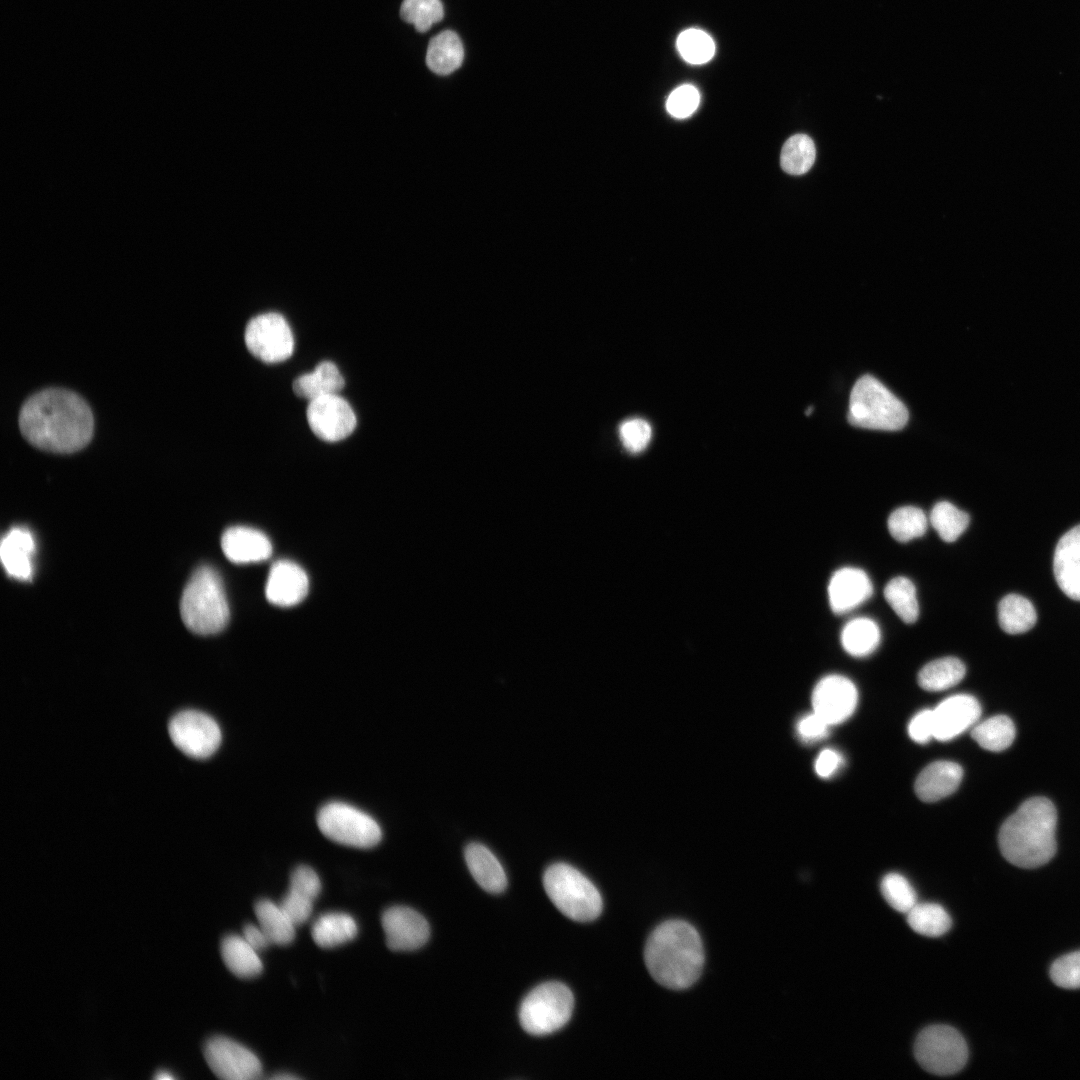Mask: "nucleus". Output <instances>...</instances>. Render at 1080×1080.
<instances>
[{"mask_svg": "<svg viewBox=\"0 0 1080 1080\" xmlns=\"http://www.w3.org/2000/svg\"><path fill=\"white\" fill-rule=\"evenodd\" d=\"M906 916L910 928L927 937H940L947 933L952 925L951 916L938 903L917 902Z\"/></svg>", "mask_w": 1080, "mask_h": 1080, "instance_id": "nucleus-32", "label": "nucleus"}, {"mask_svg": "<svg viewBox=\"0 0 1080 1080\" xmlns=\"http://www.w3.org/2000/svg\"><path fill=\"white\" fill-rule=\"evenodd\" d=\"M872 594V583L861 569L844 567L837 570L828 585L830 607L836 614L853 610Z\"/></svg>", "mask_w": 1080, "mask_h": 1080, "instance_id": "nucleus-18", "label": "nucleus"}, {"mask_svg": "<svg viewBox=\"0 0 1080 1080\" xmlns=\"http://www.w3.org/2000/svg\"><path fill=\"white\" fill-rule=\"evenodd\" d=\"M308 588L309 581L305 571L292 561L280 560L270 568L265 594L271 604L290 607L305 598Z\"/></svg>", "mask_w": 1080, "mask_h": 1080, "instance_id": "nucleus-17", "label": "nucleus"}, {"mask_svg": "<svg viewBox=\"0 0 1080 1080\" xmlns=\"http://www.w3.org/2000/svg\"><path fill=\"white\" fill-rule=\"evenodd\" d=\"M35 546L32 533L24 527H13L4 535L0 557L9 576L21 581L31 579Z\"/></svg>", "mask_w": 1080, "mask_h": 1080, "instance_id": "nucleus-21", "label": "nucleus"}, {"mask_svg": "<svg viewBox=\"0 0 1080 1080\" xmlns=\"http://www.w3.org/2000/svg\"><path fill=\"white\" fill-rule=\"evenodd\" d=\"M574 1007L571 990L560 982H546L535 987L523 999L519 1021L529 1034L543 1036L562 1028Z\"/></svg>", "mask_w": 1080, "mask_h": 1080, "instance_id": "nucleus-7", "label": "nucleus"}, {"mask_svg": "<svg viewBox=\"0 0 1080 1080\" xmlns=\"http://www.w3.org/2000/svg\"><path fill=\"white\" fill-rule=\"evenodd\" d=\"M180 614L186 627L200 635L216 634L227 625L229 605L221 577L212 567L194 571L182 593Z\"/></svg>", "mask_w": 1080, "mask_h": 1080, "instance_id": "nucleus-4", "label": "nucleus"}, {"mask_svg": "<svg viewBox=\"0 0 1080 1080\" xmlns=\"http://www.w3.org/2000/svg\"><path fill=\"white\" fill-rule=\"evenodd\" d=\"M271 1079H275V1080H292V1079H298V1077L295 1076V1075H292V1074L284 1073V1074H276V1075L272 1076Z\"/></svg>", "mask_w": 1080, "mask_h": 1080, "instance_id": "nucleus-50", "label": "nucleus"}, {"mask_svg": "<svg viewBox=\"0 0 1080 1080\" xmlns=\"http://www.w3.org/2000/svg\"><path fill=\"white\" fill-rule=\"evenodd\" d=\"M221 956L227 968L240 978H252L262 972L263 964L254 949L240 935H228L221 943Z\"/></svg>", "mask_w": 1080, "mask_h": 1080, "instance_id": "nucleus-26", "label": "nucleus"}, {"mask_svg": "<svg viewBox=\"0 0 1080 1080\" xmlns=\"http://www.w3.org/2000/svg\"><path fill=\"white\" fill-rule=\"evenodd\" d=\"M699 102L700 94L697 88L690 84H684L670 93L666 101V109L673 117L683 119L696 111Z\"/></svg>", "mask_w": 1080, "mask_h": 1080, "instance_id": "nucleus-42", "label": "nucleus"}, {"mask_svg": "<svg viewBox=\"0 0 1080 1080\" xmlns=\"http://www.w3.org/2000/svg\"><path fill=\"white\" fill-rule=\"evenodd\" d=\"M980 715V704L973 696H951L933 709L934 738L949 741L974 725Z\"/></svg>", "mask_w": 1080, "mask_h": 1080, "instance_id": "nucleus-16", "label": "nucleus"}, {"mask_svg": "<svg viewBox=\"0 0 1080 1080\" xmlns=\"http://www.w3.org/2000/svg\"><path fill=\"white\" fill-rule=\"evenodd\" d=\"M887 524L895 540L908 542L925 534L928 518L918 507L904 506L890 514Z\"/></svg>", "mask_w": 1080, "mask_h": 1080, "instance_id": "nucleus-37", "label": "nucleus"}, {"mask_svg": "<svg viewBox=\"0 0 1080 1080\" xmlns=\"http://www.w3.org/2000/svg\"><path fill=\"white\" fill-rule=\"evenodd\" d=\"M344 385V378L337 366L333 362L323 361L313 372L297 377L292 387L298 397L311 401L324 395L338 394Z\"/></svg>", "mask_w": 1080, "mask_h": 1080, "instance_id": "nucleus-24", "label": "nucleus"}, {"mask_svg": "<svg viewBox=\"0 0 1080 1080\" xmlns=\"http://www.w3.org/2000/svg\"><path fill=\"white\" fill-rule=\"evenodd\" d=\"M280 905L296 926L306 922L313 910V901L291 890L284 896Z\"/></svg>", "mask_w": 1080, "mask_h": 1080, "instance_id": "nucleus-45", "label": "nucleus"}, {"mask_svg": "<svg viewBox=\"0 0 1080 1080\" xmlns=\"http://www.w3.org/2000/svg\"><path fill=\"white\" fill-rule=\"evenodd\" d=\"M400 16L418 32H426L442 20L444 8L441 0H403Z\"/></svg>", "mask_w": 1080, "mask_h": 1080, "instance_id": "nucleus-39", "label": "nucleus"}, {"mask_svg": "<svg viewBox=\"0 0 1080 1080\" xmlns=\"http://www.w3.org/2000/svg\"><path fill=\"white\" fill-rule=\"evenodd\" d=\"M880 629L876 622L867 617L852 619L843 627L841 644L852 656L863 657L871 654L879 645Z\"/></svg>", "mask_w": 1080, "mask_h": 1080, "instance_id": "nucleus-29", "label": "nucleus"}, {"mask_svg": "<svg viewBox=\"0 0 1080 1080\" xmlns=\"http://www.w3.org/2000/svg\"><path fill=\"white\" fill-rule=\"evenodd\" d=\"M929 521L943 541L954 542L967 529L969 515L952 503L941 501L932 508Z\"/></svg>", "mask_w": 1080, "mask_h": 1080, "instance_id": "nucleus-36", "label": "nucleus"}, {"mask_svg": "<svg viewBox=\"0 0 1080 1080\" xmlns=\"http://www.w3.org/2000/svg\"><path fill=\"white\" fill-rule=\"evenodd\" d=\"M203 1051L208 1066L221 1079L253 1080L262 1074L258 1057L242 1044L227 1037L210 1038Z\"/></svg>", "mask_w": 1080, "mask_h": 1080, "instance_id": "nucleus-12", "label": "nucleus"}, {"mask_svg": "<svg viewBox=\"0 0 1080 1080\" xmlns=\"http://www.w3.org/2000/svg\"><path fill=\"white\" fill-rule=\"evenodd\" d=\"M25 439L44 451L68 454L84 448L94 431L92 411L75 392L47 388L29 397L19 413Z\"/></svg>", "mask_w": 1080, "mask_h": 1080, "instance_id": "nucleus-1", "label": "nucleus"}, {"mask_svg": "<svg viewBox=\"0 0 1080 1080\" xmlns=\"http://www.w3.org/2000/svg\"><path fill=\"white\" fill-rule=\"evenodd\" d=\"M1057 812L1045 797L1023 802L1002 824L998 843L1002 855L1020 868H1037L1056 852Z\"/></svg>", "mask_w": 1080, "mask_h": 1080, "instance_id": "nucleus-3", "label": "nucleus"}, {"mask_svg": "<svg viewBox=\"0 0 1080 1080\" xmlns=\"http://www.w3.org/2000/svg\"><path fill=\"white\" fill-rule=\"evenodd\" d=\"M966 668L955 657H944L927 663L918 674L919 685L927 691H942L958 684Z\"/></svg>", "mask_w": 1080, "mask_h": 1080, "instance_id": "nucleus-31", "label": "nucleus"}, {"mask_svg": "<svg viewBox=\"0 0 1080 1080\" xmlns=\"http://www.w3.org/2000/svg\"><path fill=\"white\" fill-rule=\"evenodd\" d=\"M676 46L681 57L693 65L707 63L715 53V43L712 37L697 28H690L681 32L677 37Z\"/></svg>", "mask_w": 1080, "mask_h": 1080, "instance_id": "nucleus-38", "label": "nucleus"}, {"mask_svg": "<svg viewBox=\"0 0 1080 1080\" xmlns=\"http://www.w3.org/2000/svg\"><path fill=\"white\" fill-rule=\"evenodd\" d=\"M1053 570L1063 593L1080 601V525L1059 539L1054 552Z\"/></svg>", "mask_w": 1080, "mask_h": 1080, "instance_id": "nucleus-19", "label": "nucleus"}, {"mask_svg": "<svg viewBox=\"0 0 1080 1080\" xmlns=\"http://www.w3.org/2000/svg\"><path fill=\"white\" fill-rule=\"evenodd\" d=\"M1050 976L1061 988L1080 989V951L1057 959L1051 966Z\"/></svg>", "mask_w": 1080, "mask_h": 1080, "instance_id": "nucleus-41", "label": "nucleus"}, {"mask_svg": "<svg viewBox=\"0 0 1080 1080\" xmlns=\"http://www.w3.org/2000/svg\"><path fill=\"white\" fill-rule=\"evenodd\" d=\"M908 734L917 743H926L934 738L933 710L918 712L908 725Z\"/></svg>", "mask_w": 1080, "mask_h": 1080, "instance_id": "nucleus-47", "label": "nucleus"}, {"mask_svg": "<svg viewBox=\"0 0 1080 1080\" xmlns=\"http://www.w3.org/2000/svg\"><path fill=\"white\" fill-rule=\"evenodd\" d=\"M320 831L330 840L355 848H372L382 838L379 824L369 814L343 802H330L317 814Z\"/></svg>", "mask_w": 1080, "mask_h": 1080, "instance_id": "nucleus-8", "label": "nucleus"}, {"mask_svg": "<svg viewBox=\"0 0 1080 1080\" xmlns=\"http://www.w3.org/2000/svg\"><path fill=\"white\" fill-rule=\"evenodd\" d=\"M857 699V689L851 680L841 675H828L813 690V712L830 726L836 725L852 715Z\"/></svg>", "mask_w": 1080, "mask_h": 1080, "instance_id": "nucleus-14", "label": "nucleus"}, {"mask_svg": "<svg viewBox=\"0 0 1080 1080\" xmlns=\"http://www.w3.org/2000/svg\"><path fill=\"white\" fill-rule=\"evenodd\" d=\"M289 890L314 902L320 894L321 881L311 867L301 865L291 874Z\"/></svg>", "mask_w": 1080, "mask_h": 1080, "instance_id": "nucleus-44", "label": "nucleus"}, {"mask_svg": "<svg viewBox=\"0 0 1080 1080\" xmlns=\"http://www.w3.org/2000/svg\"><path fill=\"white\" fill-rule=\"evenodd\" d=\"M254 911L258 925L266 933L271 944L284 946L294 940L296 925L280 904L261 899L256 902Z\"/></svg>", "mask_w": 1080, "mask_h": 1080, "instance_id": "nucleus-28", "label": "nucleus"}, {"mask_svg": "<svg viewBox=\"0 0 1080 1080\" xmlns=\"http://www.w3.org/2000/svg\"><path fill=\"white\" fill-rule=\"evenodd\" d=\"M816 158L813 140L805 134L791 136L784 143L780 154L783 171L791 175H802L810 170Z\"/></svg>", "mask_w": 1080, "mask_h": 1080, "instance_id": "nucleus-35", "label": "nucleus"}, {"mask_svg": "<svg viewBox=\"0 0 1080 1080\" xmlns=\"http://www.w3.org/2000/svg\"><path fill=\"white\" fill-rule=\"evenodd\" d=\"M544 889L566 917L577 922L595 920L602 911V897L594 884L566 863L550 865L543 876Z\"/></svg>", "mask_w": 1080, "mask_h": 1080, "instance_id": "nucleus-6", "label": "nucleus"}, {"mask_svg": "<svg viewBox=\"0 0 1080 1080\" xmlns=\"http://www.w3.org/2000/svg\"><path fill=\"white\" fill-rule=\"evenodd\" d=\"M1015 733L1014 723L1008 716L996 715L975 725L971 736L983 749L1000 752L1013 743Z\"/></svg>", "mask_w": 1080, "mask_h": 1080, "instance_id": "nucleus-33", "label": "nucleus"}, {"mask_svg": "<svg viewBox=\"0 0 1080 1080\" xmlns=\"http://www.w3.org/2000/svg\"><path fill=\"white\" fill-rule=\"evenodd\" d=\"M998 620L1006 633L1020 634L1035 625L1037 614L1027 598L1019 594H1008L999 602Z\"/></svg>", "mask_w": 1080, "mask_h": 1080, "instance_id": "nucleus-30", "label": "nucleus"}, {"mask_svg": "<svg viewBox=\"0 0 1080 1080\" xmlns=\"http://www.w3.org/2000/svg\"><path fill=\"white\" fill-rule=\"evenodd\" d=\"M881 893L886 902L896 911L906 914L917 901V894L912 884L902 874H886L880 884Z\"/></svg>", "mask_w": 1080, "mask_h": 1080, "instance_id": "nucleus-40", "label": "nucleus"}, {"mask_svg": "<svg viewBox=\"0 0 1080 1080\" xmlns=\"http://www.w3.org/2000/svg\"><path fill=\"white\" fill-rule=\"evenodd\" d=\"M465 860L475 881L487 892L500 893L507 886L505 871L496 856L480 843L465 848Z\"/></svg>", "mask_w": 1080, "mask_h": 1080, "instance_id": "nucleus-23", "label": "nucleus"}, {"mask_svg": "<svg viewBox=\"0 0 1080 1080\" xmlns=\"http://www.w3.org/2000/svg\"><path fill=\"white\" fill-rule=\"evenodd\" d=\"M155 1078L160 1079V1080H162V1079H172V1076L169 1073H166L165 1071H161L155 1076Z\"/></svg>", "mask_w": 1080, "mask_h": 1080, "instance_id": "nucleus-51", "label": "nucleus"}, {"mask_svg": "<svg viewBox=\"0 0 1080 1080\" xmlns=\"http://www.w3.org/2000/svg\"><path fill=\"white\" fill-rule=\"evenodd\" d=\"M168 731L174 745L196 759H205L214 754L222 738L217 722L196 710L176 714L169 722Z\"/></svg>", "mask_w": 1080, "mask_h": 1080, "instance_id": "nucleus-10", "label": "nucleus"}, {"mask_svg": "<svg viewBox=\"0 0 1080 1080\" xmlns=\"http://www.w3.org/2000/svg\"><path fill=\"white\" fill-rule=\"evenodd\" d=\"M463 59V44L455 32L446 30L430 40L426 52V64L432 72L448 75L462 65Z\"/></svg>", "mask_w": 1080, "mask_h": 1080, "instance_id": "nucleus-25", "label": "nucleus"}, {"mask_svg": "<svg viewBox=\"0 0 1080 1080\" xmlns=\"http://www.w3.org/2000/svg\"><path fill=\"white\" fill-rule=\"evenodd\" d=\"M306 415L312 432L327 442L345 439L354 431L357 423L352 407L338 394L311 400Z\"/></svg>", "mask_w": 1080, "mask_h": 1080, "instance_id": "nucleus-13", "label": "nucleus"}, {"mask_svg": "<svg viewBox=\"0 0 1080 1080\" xmlns=\"http://www.w3.org/2000/svg\"><path fill=\"white\" fill-rule=\"evenodd\" d=\"M908 418V410L902 401L875 377L863 375L855 382L847 414L851 425L896 431L907 424Z\"/></svg>", "mask_w": 1080, "mask_h": 1080, "instance_id": "nucleus-5", "label": "nucleus"}, {"mask_svg": "<svg viewBox=\"0 0 1080 1080\" xmlns=\"http://www.w3.org/2000/svg\"><path fill=\"white\" fill-rule=\"evenodd\" d=\"M830 725L815 712L802 717L797 724V732L805 742H815L828 735Z\"/></svg>", "mask_w": 1080, "mask_h": 1080, "instance_id": "nucleus-46", "label": "nucleus"}, {"mask_svg": "<svg viewBox=\"0 0 1080 1080\" xmlns=\"http://www.w3.org/2000/svg\"><path fill=\"white\" fill-rule=\"evenodd\" d=\"M224 555L235 564L257 563L268 559L272 553L269 538L261 531L247 526H233L222 535Z\"/></svg>", "mask_w": 1080, "mask_h": 1080, "instance_id": "nucleus-20", "label": "nucleus"}, {"mask_svg": "<svg viewBox=\"0 0 1080 1080\" xmlns=\"http://www.w3.org/2000/svg\"><path fill=\"white\" fill-rule=\"evenodd\" d=\"M644 960L652 978L665 988L683 990L700 977L704 950L697 930L682 920H669L656 927L644 949Z\"/></svg>", "mask_w": 1080, "mask_h": 1080, "instance_id": "nucleus-2", "label": "nucleus"}, {"mask_svg": "<svg viewBox=\"0 0 1080 1080\" xmlns=\"http://www.w3.org/2000/svg\"><path fill=\"white\" fill-rule=\"evenodd\" d=\"M652 430L648 422L634 418L624 421L619 427V436L624 447L632 452L642 451L648 445Z\"/></svg>", "mask_w": 1080, "mask_h": 1080, "instance_id": "nucleus-43", "label": "nucleus"}, {"mask_svg": "<svg viewBox=\"0 0 1080 1080\" xmlns=\"http://www.w3.org/2000/svg\"><path fill=\"white\" fill-rule=\"evenodd\" d=\"M841 763V755L837 751L827 748L818 755L815 761V771L818 776L828 778L840 768Z\"/></svg>", "mask_w": 1080, "mask_h": 1080, "instance_id": "nucleus-48", "label": "nucleus"}, {"mask_svg": "<svg viewBox=\"0 0 1080 1080\" xmlns=\"http://www.w3.org/2000/svg\"><path fill=\"white\" fill-rule=\"evenodd\" d=\"M387 946L395 951H411L423 946L430 936L427 920L416 910L393 906L381 918Z\"/></svg>", "mask_w": 1080, "mask_h": 1080, "instance_id": "nucleus-15", "label": "nucleus"}, {"mask_svg": "<svg viewBox=\"0 0 1080 1080\" xmlns=\"http://www.w3.org/2000/svg\"><path fill=\"white\" fill-rule=\"evenodd\" d=\"M243 937L258 952L266 949L271 944L266 933L258 924H246L243 928Z\"/></svg>", "mask_w": 1080, "mask_h": 1080, "instance_id": "nucleus-49", "label": "nucleus"}, {"mask_svg": "<svg viewBox=\"0 0 1080 1080\" xmlns=\"http://www.w3.org/2000/svg\"><path fill=\"white\" fill-rule=\"evenodd\" d=\"M358 928L352 916L342 912L321 915L312 925L314 942L322 948H333L351 941Z\"/></svg>", "mask_w": 1080, "mask_h": 1080, "instance_id": "nucleus-27", "label": "nucleus"}, {"mask_svg": "<svg viewBox=\"0 0 1080 1080\" xmlns=\"http://www.w3.org/2000/svg\"><path fill=\"white\" fill-rule=\"evenodd\" d=\"M963 776L961 766L951 761H936L926 766L915 781V792L925 802L938 801L952 794Z\"/></svg>", "mask_w": 1080, "mask_h": 1080, "instance_id": "nucleus-22", "label": "nucleus"}, {"mask_svg": "<svg viewBox=\"0 0 1080 1080\" xmlns=\"http://www.w3.org/2000/svg\"><path fill=\"white\" fill-rule=\"evenodd\" d=\"M914 1054L925 1071L938 1076H949L961 1071L966 1065L968 1047L956 1029L947 1025H932L917 1036Z\"/></svg>", "mask_w": 1080, "mask_h": 1080, "instance_id": "nucleus-9", "label": "nucleus"}, {"mask_svg": "<svg viewBox=\"0 0 1080 1080\" xmlns=\"http://www.w3.org/2000/svg\"><path fill=\"white\" fill-rule=\"evenodd\" d=\"M244 338L251 354L265 363L282 362L294 350V338L287 321L274 312L252 318L246 326Z\"/></svg>", "mask_w": 1080, "mask_h": 1080, "instance_id": "nucleus-11", "label": "nucleus"}, {"mask_svg": "<svg viewBox=\"0 0 1080 1080\" xmlns=\"http://www.w3.org/2000/svg\"><path fill=\"white\" fill-rule=\"evenodd\" d=\"M884 597L897 616L905 623H914L919 616L916 588L911 580L898 576L884 588Z\"/></svg>", "mask_w": 1080, "mask_h": 1080, "instance_id": "nucleus-34", "label": "nucleus"}]
</instances>
